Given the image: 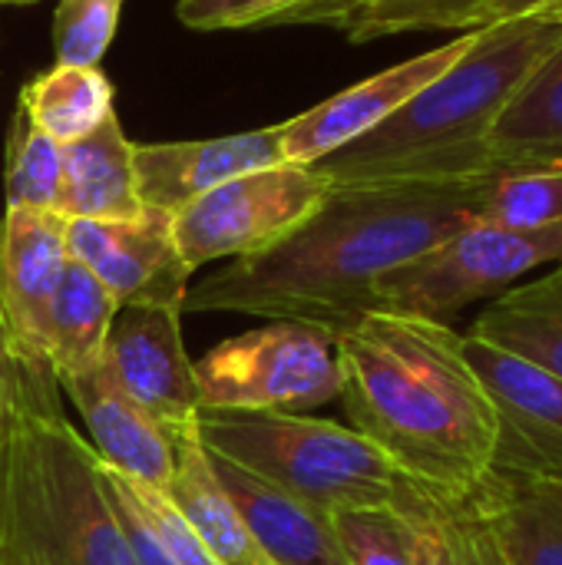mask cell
<instances>
[{"instance_id": "cell-11", "label": "cell", "mask_w": 562, "mask_h": 565, "mask_svg": "<svg viewBox=\"0 0 562 565\" xmlns=\"http://www.w3.org/2000/svg\"><path fill=\"white\" fill-rule=\"evenodd\" d=\"M103 367L172 437L195 427L202 391L195 361H189L182 344L179 308H119L106 338Z\"/></svg>"}, {"instance_id": "cell-1", "label": "cell", "mask_w": 562, "mask_h": 565, "mask_svg": "<svg viewBox=\"0 0 562 565\" xmlns=\"http://www.w3.org/2000/svg\"><path fill=\"white\" fill-rule=\"evenodd\" d=\"M497 172L331 185L321 209L282 245L229 262L189 285L182 311L305 321L341 331L371 311L388 271L437 248L484 215Z\"/></svg>"}, {"instance_id": "cell-14", "label": "cell", "mask_w": 562, "mask_h": 565, "mask_svg": "<svg viewBox=\"0 0 562 565\" xmlns=\"http://www.w3.org/2000/svg\"><path fill=\"white\" fill-rule=\"evenodd\" d=\"M282 122L219 139L192 142H142L132 146L136 185L142 209L179 215L189 202L245 172L282 166Z\"/></svg>"}, {"instance_id": "cell-3", "label": "cell", "mask_w": 562, "mask_h": 565, "mask_svg": "<svg viewBox=\"0 0 562 565\" xmlns=\"http://www.w3.org/2000/svg\"><path fill=\"white\" fill-rule=\"evenodd\" d=\"M562 43V0L477 30L470 50L391 119L315 162L331 185L470 179L497 172L487 136L507 103Z\"/></svg>"}, {"instance_id": "cell-2", "label": "cell", "mask_w": 562, "mask_h": 565, "mask_svg": "<svg viewBox=\"0 0 562 565\" xmlns=\"http://www.w3.org/2000/svg\"><path fill=\"white\" fill-rule=\"evenodd\" d=\"M348 427L424 497L464 507L497 467L500 417L464 334L421 315L371 308L335 331Z\"/></svg>"}, {"instance_id": "cell-7", "label": "cell", "mask_w": 562, "mask_h": 565, "mask_svg": "<svg viewBox=\"0 0 562 565\" xmlns=\"http://www.w3.org/2000/svg\"><path fill=\"white\" fill-rule=\"evenodd\" d=\"M202 407L248 414H305L338 401L335 331L305 321H268L235 334L195 361Z\"/></svg>"}, {"instance_id": "cell-37", "label": "cell", "mask_w": 562, "mask_h": 565, "mask_svg": "<svg viewBox=\"0 0 562 565\" xmlns=\"http://www.w3.org/2000/svg\"><path fill=\"white\" fill-rule=\"evenodd\" d=\"M23 3H36V0H0V7H23Z\"/></svg>"}, {"instance_id": "cell-10", "label": "cell", "mask_w": 562, "mask_h": 565, "mask_svg": "<svg viewBox=\"0 0 562 565\" xmlns=\"http://www.w3.org/2000/svg\"><path fill=\"white\" fill-rule=\"evenodd\" d=\"M70 258L96 275L119 308H179L189 295V275L172 215L142 209L126 222H66ZM185 315V311H182Z\"/></svg>"}, {"instance_id": "cell-29", "label": "cell", "mask_w": 562, "mask_h": 565, "mask_svg": "<svg viewBox=\"0 0 562 565\" xmlns=\"http://www.w3.org/2000/svg\"><path fill=\"white\" fill-rule=\"evenodd\" d=\"M305 0H179L176 17L189 30L215 33V30H248V26H272L288 10L301 7Z\"/></svg>"}, {"instance_id": "cell-34", "label": "cell", "mask_w": 562, "mask_h": 565, "mask_svg": "<svg viewBox=\"0 0 562 565\" xmlns=\"http://www.w3.org/2000/svg\"><path fill=\"white\" fill-rule=\"evenodd\" d=\"M17 354H13V344H10V331L3 324V315H0V440H3V430L10 424V407H13V384H17Z\"/></svg>"}, {"instance_id": "cell-22", "label": "cell", "mask_w": 562, "mask_h": 565, "mask_svg": "<svg viewBox=\"0 0 562 565\" xmlns=\"http://www.w3.org/2000/svg\"><path fill=\"white\" fill-rule=\"evenodd\" d=\"M470 334L562 377V262L550 275L490 298Z\"/></svg>"}, {"instance_id": "cell-25", "label": "cell", "mask_w": 562, "mask_h": 565, "mask_svg": "<svg viewBox=\"0 0 562 565\" xmlns=\"http://www.w3.org/2000/svg\"><path fill=\"white\" fill-rule=\"evenodd\" d=\"M63 179V146L40 132L23 109L13 113L7 132L3 202L7 209H50L56 212Z\"/></svg>"}, {"instance_id": "cell-32", "label": "cell", "mask_w": 562, "mask_h": 565, "mask_svg": "<svg viewBox=\"0 0 562 565\" xmlns=\"http://www.w3.org/2000/svg\"><path fill=\"white\" fill-rule=\"evenodd\" d=\"M407 510L417 523V559H414V565H464L454 507L437 503V500H431L411 487Z\"/></svg>"}, {"instance_id": "cell-19", "label": "cell", "mask_w": 562, "mask_h": 565, "mask_svg": "<svg viewBox=\"0 0 562 565\" xmlns=\"http://www.w3.org/2000/svg\"><path fill=\"white\" fill-rule=\"evenodd\" d=\"M219 565H272L252 540L238 507L219 483L195 427L176 440V473L166 490Z\"/></svg>"}, {"instance_id": "cell-30", "label": "cell", "mask_w": 562, "mask_h": 565, "mask_svg": "<svg viewBox=\"0 0 562 565\" xmlns=\"http://www.w3.org/2000/svg\"><path fill=\"white\" fill-rule=\"evenodd\" d=\"M132 497L139 500L149 526L156 530L159 543L166 546V553L172 556L176 565H219L215 556L205 550V543L195 536V530L185 523V516L176 510V503L166 497V490H156V487H142V483H132L126 480Z\"/></svg>"}, {"instance_id": "cell-20", "label": "cell", "mask_w": 562, "mask_h": 565, "mask_svg": "<svg viewBox=\"0 0 562 565\" xmlns=\"http://www.w3.org/2000/svg\"><path fill=\"white\" fill-rule=\"evenodd\" d=\"M487 156L497 172L562 169V43L500 113Z\"/></svg>"}, {"instance_id": "cell-21", "label": "cell", "mask_w": 562, "mask_h": 565, "mask_svg": "<svg viewBox=\"0 0 562 565\" xmlns=\"http://www.w3.org/2000/svg\"><path fill=\"white\" fill-rule=\"evenodd\" d=\"M484 0H305L272 26H331L351 43L421 30H474Z\"/></svg>"}, {"instance_id": "cell-27", "label": "cell", "mask_w": 562, "mask_h": 565, "mask_svg": "<svg viewBox=\"0 0 562 565\" xmlns=\"http://www.w3.org/2000/svg\"><path fill=\"white\" fill-rule=\"evenodd\" d=\"M480 218L510 228L562 225V169L497 172Z\"/></svg>"}, {"instance_id": "cell-8", "label": "cell", "mask_w": 562, "mask_h": 565, "mask_svg": "<svg viewBox=\"0 0 562 565\" xmlns=\"http://www.w3.org/2000/svg\"><path fill=\"white\" fill-rule=\"evenodd\" d=\"M331 182L315 166L282 162L245 172L189 202L176 218V242L192 271L209 262L255 258L298 232L328 199Z\"/></svg>"}, {"instance_id": "cell-31", "label": "cell", "mask_w": 562, "mask_h": 565, "mask_svg": "<svg viewBox=\"0 0 562 565\" xmlns=\"http://www.w3.org/2000/svg\"><path fill=\"white\" fill-rule=\"evenodd\" d=\"M99 483H103V493H106V500H109V507H113V513H116V520L123 526L132 565H176L172 556L166 553V546L159 543L156 530L149 526V520H146L139 500L132 497L126 477H119V473H113V470H106L99 463Z\"/></svg>"}, {"instance_id": "cell-13", "label": "cell", "mask_w": 562, "mask_h": 565, "mask_svg": "<svg viewBox=\"0 0 562 565\" xmlns=\"http://www.w3.org/2000/svg\"><path fill=\"white\" fill-rule=\"evenodd\" d=\"M66 222L50 209H3L0 218V315L23 364H46V311L70 265Z\"/></svg>"}, {"instance_id": "cell-28", "label": "cell", "mask_w": 562, "mask_h": 565, "mask_svg": "<svg viewBox=\"0 0 562 565\" xmlns=\"http://www.w3.org/2000/svg\"><path fill=\"white\" fill-rule=\"evenodd\" d=\"M126 0H60L53 10V63L99 66L116 40Z\"/></svg>"}, {"instance_id": "cell-9", "label": "cell", "mask_w": 562, "mask_h": 565, "mask_svg": "<svg viewBox=\"0 0 562 565\" xmlns=\"http://www.w3.org/2000/svg\"><path fill=\"white\" fill-rule=\"evenodd\" d=\"M464 351L500 417L494 477L562 483V377L470 331Z\"/></svg>"}, {"instance_id": "cell-26", "label": "cell", "mask_w": 562, "mask_h": 565, "mask_svg": "<svg viewBox=\"0 0 562 565\" xmlns=\"http://www.w3.org/2000/svg\"><path fill=\"white\" fill-rule=\"evenodd\" d=\"M331 526L348 565H414L417 559V523L407 497L401 507L338 510Z\"/></svg>"}, {"instance_id": "cell-16", "label": "cell", "mask_w": 562, "mask_h": 565, "mask_svg": "<svg viewBox=\"0 0 562 565\" xmlns=\"http://www.w3.org/2000/svg\"><path fill=\"white\" fill-rule=\"evenodd\" d=\"M209 454V450H205ZM209 463L238 507L252 540L272 565H348L341 556L331 513L232 467L209 454Z\"/></svg>"}, {"instance_id": "cell-5", "label": "cell", "mask_w": 562, "mask_h": 565, "mask_svg": "<svg viewBox=\"0 0 562 565\" xmlns=\"http://www.w3.org/2000/svg\"><path fill=\"white\" fill-rule=\"evenodd\" d=\"M195 437L209 454L325 513L401 507L411 490L371 440L325 417L202 407Z\"/></svg>"}, {"instance_id": "cell-24", "label": "cell", "mask_w": 562, "mask_h": 565, "mask_svg": "<svg viewBox=\"0 0 562 565\" xmlns=\"http://www.w3.org/2000/svg\"><path fill=\"white\" fill-rule=\"evenodd\" d=\"M116 86L99 66L53 63L20 86L17 109L53 142L70 146L116 113Z\"/></svg>"}, {"instance_id": "cell-4", "label": "cell", "mask_w": 562, "mask_h": 565, "mask_svg": "<svg viewBox=\"0 0 562 565\" xmlns=\"http://www.w3.org/2000/svg\"><path fill=\"white\" fill-rule=\"evenodd\" d=\"M53 391L46 364H17L0 440V553L40 565H132L99 460Z\"/></svg>"}, {"instance_id": "cell-18", "label": "cell", "mask_w": 562, "mask_h": 565, "mask_svg": "<svg viewBox=\"0 0 562 565\" xmlns=\"http://www.w3.org/2000/svg\"><path fill=\"white\" fill-rule=\"evenodd\" d=\"M477 513L510 565H562V483L490 477L464 503Z\"/></svg>"}, {"instance_id": "cell-15", "label": "cell", "mask_w": 562, "mask_h": 565, "mask_svg": "<svg viewBox=\"0 0 562 565\" xmlns=\"http://www.w3.org/2000/svg\"><path fill=\"white\" fill-rule=\"evenodd\" d=\"M56 387L79 411L96 460L142 487L169 490L176 473V440L149 411H142L99 364L76 377H60Z\"/></svg>"}, {"instance_id": "cell-36", "label": "cell", "mask_w": 562, "mask_h": 565, "mask_svg": "<svg viewBox=\"0 0 562 565\" xmlns=\"http://www.w3.org/2000/svg\"><path fill=\"white\" fill-rule=\"evenodd\" d=\"M0 565H40V563H30V559H13V556H3V553H0Z\"/></svg>"}, {"instance_id": "cell-23", "label": "cell", "mask_w": 562, "mask_h": 565, "mask_svg": "<svg viewBox=\"0 0 562 565\" xmlns=\"http://www.w3.org/2000/svg\"><path fill=\"white\" fill-rule=\"evenodd\" d=\"M116 315V298L96 281L89 268L70 258L46 311V367L53 381L76 377L103 364Z\"/></svg>"}, {"instance_id": "cell-6", "label": "cell", "mask_w": 562, "mask_h": 565, "mask_svg": "<svg viewBox=\"0 0 562 565\" xmlns=\"http://www.w3.org/2000/svg\"><path fill=\"white\" fill-rule=\"evenodd\" d=\"M547 262H562V225L510 228L477 218L437 248L378 278L371 308L450 324L467 305L503 295Z\"/></svg>"}, {"instance_id": "cell-35", "label": "cell", "mask_w": 562, "mask_h": 565, "mask_svg": "<svg viewBox=\"0 0 562 565\" xmlns=\"http://www.w3.org/2000/svg\"><path fill=\"white\" fill-rule=\"evenodd\" d=\"M553 3H560V0H484L474 30H484V26H494V23L513 20V17H527V13L553 7Z\"/></svg>"}, {"instance_id": "cell-17", "label": "cell", "mask_w": 562, "mask_h": 565, "mask_svg": "<svg viewBox=\"0 0 562 565\" xmlns=\"http://www.w3.org/2000/svg\"><path fill=\"white\" fill-rule=\"evenodd\" d=\"M56 212L86 222H126L142 215L132 142L113 113L89 136L63 146V179Z\"/></svg>"}, {"instance_id": "cell-12", "label": "cell", "mask_w": 562, "mask_h": 565, "mask_svg": "<svg viewBox=\"0 0 562 565\" xmlns=\"http://www.w3.org/2000/svg\"><path fill=\"white\" fill-rule=\"evenodd\" d=\"M477 30H467L464 36L427 50L421 56H411L391 70H381L325 103L311 106L308 113L282 122V152L285 162L295 166H315L325 156L344 149L348 142L368 136L384 119H391L407 99H414L424 86H431L441 73H447L474 43Z\"/></svg>"}, {"instance_id": "cell-33", "label": "cell", "mask_w": 562, "mask_h": 565, "mask_svg": "<svg viewBox=\"0 0 562 565\" xmlns=\"http://www.w3.org/2000/svg\"><path fill=\"white\" fill-rule=\"evenodd\" d=\"M454 513H457V536H460L464 565H510L507 553L497 543V536L490 533V526L477 513H470L464 507H454Z\"/></svg>"}]
</instances>
